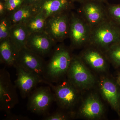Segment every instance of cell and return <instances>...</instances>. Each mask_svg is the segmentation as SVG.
Instances as JSON below:
<instances>
[{
	"label": "cell",
	"instance_id": "obj_4",
	"mask_svg": "<svg viewBox=\"0 0 120 120\" xmlns=\"http://www.w3.org/2000/svg\"><path fill=\"white\" fill-rule=\"evenodd\" d=\"M120 41V28L108 19L91 28L88 45L105 53L111 46Z\"/></svg>",
	"mask_w": 120,
	"mask_h": 120
},
{
	"label": "cell",
	"instance_id": "obj_13",
	"mask_svg": "<svg viewBox=\"0 0 120 120\" xmlns=\"http://www.w3.org/2000/svg\"><path fill=\"white\" fill-rule=\"evenodd\" d=\"M46 64L43 57L25 47L19 51L15 65H18L43 79Z\"/></svg>",
	"mask_w": 120,
	"mask_h": 120
},
{
	"label": "cell",
	"instance_id": "obj_7",
	"mask_svg": "<svg viewBox=\"0 0 120 120\" xmlns=\"http://www.w3.org/2000/svg\"><path fill=\"white\" fill-rule=\"evenodd\" d=\"M91 30V27L78 13L71 11L68 38L72 49L83 48L88 45Z\"/></svg>",
	"mask_w": 120,
	"mask_h": 120
},
{
	"label": "cell",
	"instance_id": "obj_17",
	"mask_svg": "<svg viewBox=\"0 0 120 120\" xmlns=\"http://www.w3.org/2000/svg\"><path fill=\"white\" fill-rule=\"evenodd\" d=\"M19 51L7 38L0 41V63L8 67H14Z\"/></svg>",
	"mask_w": 120,
	"mask_h": 120
},
{
	"label": "cell",
	"instance_id": "obj_32",
	"mask_svg": "<svg viewBox=\"0 0 120 120\" xmlns=\"http://www.w3.org/2000/svg\"><path fill=\"white\" fill-rule=\"evenodd\" d=\"M1 0L3 1H6L8 0Z\"/></svg>",
	"mask_w": 120,
	"mask_h": 120
},
{
	"label": "cell",
	"instance_id": "obj_29",
	"mask_svg": "<svg viewBox=\"0 0 120 120\" xmlns=\"http://www.w3.org/2000/svg\"><path fill=\"white\" fill-rule=\"evenodd\" d=\"M116 79V80L117 82H118V83L120 85V72L118 74Z\"/></svg>",
	"mask_w": 120,
	"mask_h": 120
},
{
	"label": "cell",
	"instance_id": "obj_12",
	"mask_svg": "<svg viewBox=\"0 0 120 120\" xmlns=\"http://www.w3.org/2000/svg\"><path fill=\"white\" fill-rule=\"evenodd\" d=\"M81 4L77 13L91 28L108 19L106 6L103 3L87 0Z\"/></svg>",
	"mask_w": 120,
	"mask_h": 120
},
{
	"label": "cell",
	"instance_id": "obj_10",
	"mask_svg": "<svg viewBox=\"0 0 120 120\" xmlns=\"http://www.w3.org/2000/svg\"><path fill=\"white\" fill-rule=\"evenodd\" d=\"M67 12L47 18L45 31L56 42L68 38L71 12Z\"/></svg>",
	"mask_w": 120,
	"mask_h": 120
},
{
	"label": "cell",
	"instance_id": "obj_27",
	"mask_svg": "<svg viewBox=\"0 0 120 120\" xmlns=\"http://www.w3.org/2000/svg\"><path fill=\"white\" fill-rule=\"evenodd\" d=\"M7 16L5 2L0 0V19Z\"/></svg>",
	"mask_w": 120,
	"mask_h": 120
},
{
	"label": "cell",
	"instance_id": "obj_8",
	"mask_svg": "<svg viewBox=\"0 0 120 120\" xmlns=\"http://www.w3.org/2000/svg\"><path fill=\"white\" fill-rule=\"evenodd\" d=\"M16 86L11 80L10 73L5 68L0 70V110L7 113L19 102Z\"/></svg>",
	"mask_w": 120,
	"mask_h": 120
},
{
	"label": "cell",
	"instance_id": "obj_28",
	"mask_svg": "<svg viewBox=\"0 0 120 120\" xmlns=\"http://www.w3.org/2000/svg\"><path fill=\"white\" fill-rule=\"evenodd\" d=\"M42 0H25V4L35 6Z\"/></svg>",
	"mask_w": 120,
	"mask_h": 120
},
{
	"label": "cell",
	"instance_id": "obj_20",
	"mask_svg": "<svg viewBox=\"0 0 120 120\" xmlns=\"http://www.w3.org/2000/svg\"><path fill=\"white\" fill-rule=\"evenodd\" d=\"M47 19L41 13H37L24 24L30 34L45 31Z\"/></svg>",
	"mask_w": 120,
	"mask_h": 120
},
{
	"label": "cell",
	"instance_id": "obj_24",
	"mask_svg": "<svg viewBox=\"0 0 120 120\" xmlns=\"http://www.w3.org/2000/svg\"><path fill=\"white\" fill-rule=\"evenodd\" d=\"M12 24L8 16L0 19V41L8 38Z\"/></svg>",
	"mask_w": 120,
	"mask_h": 120
},
{
	"label": "cell",
	"instance_id": "obj_2",
	"mask_svg": "<svg viewBox=\"0 0 120 120\" xmlns=\"http://www.w3.org/2000/svg\"><path fill=\"white\" fill-rule=\"evenodd\" d=\"M42 83L49 86L53 92L55 101L60 109L74 111L82 99L83 92L72 85L65 78L54 85L43 79Z\"/></svg>",
	"mask_w": 120,
	"mask_h": 120
},
{
	"label": "cell",
	"instance_id": "obj_19",
	"mask_svg": "<svg viewBox=\"0 0 120 120\" xmlns=\"http://www.w3.org/2000/svg\"><path fill=\"white\" fill-rule=\"evenodd\" d=\"M37 13L34 6L25 4L8 16L12 25L20 23L24 24Z\"/></svg>",
	"mask_w": 120,
	"mask_h": 120
},
{
	"label": "cell",
	"instance_id": "obj_1",
	"mask_svg": "<svg viewBox=\"0 0 120 120\" xmlns=\"http://www.w3.org/2000/svg\"><path fill=\"white\" fill-rule=\"evenodd\" d=\"M71 49L62 44L54 47L50 58L46 62L44 79L56 83L67 77L73 56Z\"/></svg>",
	"mask_w": 120,
	"mask_h": 120
},
{
	"label": "cell",
	"instance_id": "obj_23",
	"mask_svg": "<svg viewBox=\"0 0 120 120\" xmlns=\"http://www.w3.org/2000/svg\"><path fill=\"white\" fill-rule=\"evenodd\" d=\"M106 9L108 19L120 28V4H108Z\"/></svg>",
	"mask_w": 120,
	"mask_h": 120
},
{
	"label": "cell",
	"instance_id": "obj_16",
	"mask_svg": "<svg viewBox=\"0 0 120 120\" xmlns=\"http://www.w3.org/2000/svg\"><path fill=\"white\" fill-rule=\"evenodd\" d=\"M34 7L37 13H41L47 19L72 11L74 5L72 0H42Z\"/></svg>",
	"mask_w": 120,
	"mask_h": 120
},
{
	"label": "cell",
	"instance_id": "obj_15",
	"mask_svg": "<svg viewBox=\"0 0 120 120\" xmlns=\"http://www.w3.org/2000/svg\"><path fill=\"white\" fill-rule=\"evenodd\" d=\"M56 43L46 32L41 31L30 34L26 47L44 57L52 53Z\"/></svg>",
	"mask_w": 120,
	"mask_h": 120
},
{
	"label": "cell",
	"instance_id": "obj_26",
	"mask_svg": "<svg viewBox=\"0 0 120 120\" xmlns=\"http://www.w3.org/2000/svg\"><path fill=\"white\" fill-rule=\"evenodd\" d=\"M30 120V118L28 117L12 114L11 113L7 114V116L4 118V120Z\"/></svg>",
	"mask_w": 120,
	"mask_h": 120
},
{
	"label": "cell",
	"instance_id": "obj_14",
	"mask_svg": "<svg viewBox=\"0 0 120 120\" xmlns=\"http://www.w3.org/2000/svg\"><path fill=\"white\" fill-rule=\"evenodd\" d=\"M14 67L16 69L17 76L15 82V86L19 90L22 98H26L36 88L39 83H42L44 79L18 65H15Z\"/></svg>",
	"mask_w": 120,
	"mask_h": 120
},
{
	"label": "cell",
	"instance_id": "obj_6",
	"mask_svg": "<svg viewBox=\"0 0 120 120\" xmlns=\"http://www.w3.org/2000/svg\"><path fill=\"white\" fill-rule=\"evenodd\" d=\"M97 86L102 99L120 116V85L116 79L108 73L100 75Z\"/></svg>",
	"mask_w": 120,
	"mask_h": 120
},
{
	"label": "cell",
	"instance_id": "obj_22",
	"mask_svg": "<svg viewBox=\"0 0 120 120\" xmlns=\"http://www.w3.org/2000/svg\"><path fill=\"white\" fill-rule=\"evenodd\" d=\"M51 114H46L44 120H68L75 119V111H69L60 109Z\"/></svg>",
	"mask_w": 120,
	"mask_h": 120
},
{
	"label": "cell",
	"instance_id": "obj_25",
	"mask_svg": "<svg viewBox=\"0 0 120 120\" xmlns=\"http://www.w3.org/2000/svg\"><path fill=\"white\" fill-rule=\"evenodd\" d=\"M6 15L9 16L25 4V0H8L4 1Z\"/></svg>",
	"mask_w": 120,
	"mask_h": 120
},
{
	"label": "cell",
	"instance_id": "obj_31",
	"mask_svg": "<svg viewBox=\"0 0 120 120\" xmlns=\"http://www.w3.org/2000/svg\"><path fill=\"white\" fill-rule=\"evenodd\" d=\"M94 0L98 1V2H101V3H104V2H106L107 0Z\"/></svg>",
	"mask_w": 120,
	"mask_h": 120
},
{
	"label": "cell",
	"instance_id": "obj_18",
	"mask_svg": "<svg viewBox=\"0 0 120 120\" xmlns=\"http://www.w3.org/2000/svg\"><path fill=\"white\" fill-rule=\"evenodd\" d=\"M30 34L24 24H18L12 25L8 38L19 51L26 47Z\"/></svg>",
	"mask_w": 120,
	"mask_h": 120
},
{
	"label": "cell",
	"instance_id": "obj_5",
	"mask_svg": "<svg viewBox=\"0 0 120 120\" xmlns=\"http://www.w3.org/2000/svg\"><path fill=\"white\" fill-rule=\"evenodd\" d=\"M98 92H91L82 97L75 111V119L101 120L105 116V107Z\"/></svg>",
	"mask_w": 120,
	"mask_h": 120
},
{
	"label": "cell",
	"instance_id": "obj_3",
	"mask_svg": "<svg viewBox=\"0 0 120 120\" xmlns=\"http://www.w3.org/2000/svg\"><path fill=\"white\" fill-rule=\"evenodd\" d=\"M68 80L83 92L92 90L97 86L98 78L79 56L73 55L67 73Z\"/></svg>",
	"mask_w": 120,
	"mask_h": 120
},
{
	"label": "cell",
	"instance_id": "obj_30",
	"mask_svg": "<svg viewBox=\"0 0 120 120\" xmlns=\"http://www.w3.org/2000/svg\"><path fill=\"white\" fill-rule=\"evenodd\" d=\"M73 2H80V3H82V2H84L87 0H72Z\"/></svg>",
	"mask_w": 120,
	"mask_h": 120
},
{
	"label": "cell",
	"instance_id": "obj_11",
	"mask_svg": "<svg viewBox=\"0 0 120 120\" xmlns=\"http://www.w3.org/2000/svg\"><path fill=\"white\" fill-rule=\"evenodd\" d=\"M79 56L92 72L100 75L108 73L109 62L104 52L98 48L88 45Z\"/></svg>",
	"mask_w": 120,
	"mask_h": 120
},
{
	"label": "cell",
	"instance_id": "obj_9",
	"mask_svg": "<svg viewBox=\"0 0 120 120\" xmlns=\"http://www.w3.org/2000/svg\"><path fill=\"white\" fill-rule=\"evenodd\" d=\"M28 97L27 109L38 115L47 114L55 101L53 92L49 86L35 88Z\"/></svg>",
	"mask_w": 120,
	"mask_h": 120
},
{
	"label": "cell",
	"instance_id": "obj_21",
	"mask_svg": "<svg viewBox=\"0 0 120 120\" xmlns=\"http://www.w3.org/2000/svg\"><path fill=\"white\" fill-rule=\"evenodd\" d=\"M104 53L110 64L116 68H120V41L111 46Z\"/></svg>",
	"mask_w": 120,
	"mask_h": 120
}]
</instances>
